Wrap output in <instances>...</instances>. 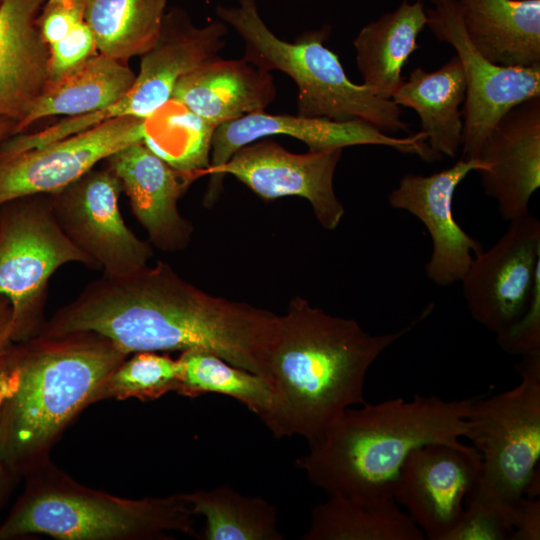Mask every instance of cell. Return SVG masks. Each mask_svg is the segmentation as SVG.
<instances>
[{
	"label": "cell",
	"mask_w": 540,
	"mask_h": 540,
	"mask_svg": "<svg viewBox=\"0 0 540 540\" xmlns=\"http://www.w3.org/2000/svg\"><path fill=\"white\" fill-rule=\"evenodd\" d=\"M280 315L210 295L158 261L89 283L39 334L97 333L126 354L202 349L269 381Z\"/></svg>",
	"instance_id": "obj_1"
},
{
	"label": "cell",
	"mask_w": 540,
	"mask_h": 540,
	"mask_svg": "<svg viewBox=\"0 0 540 540\" xmlns=\"http://www.w3.org/2000/svg\"><path fill=\"white\" fill-rule=\"evenodd\" d=\"M432 308L398 331L370 334L354 319L328 314L299 296L291 299L269 354L273 407L265 425L276 438L300 435L309 445L320 440L346 409L365 402L372 364Z\"/></svg>",
	"instance_id": "obj_2"
},
{
	"label": "cell",
	"mask_w": 540,
	"mask_h": 540,
	"mask_svg": "<svg viewBox=\"0 0 540 540\" xmlns=\"http://www.w3.org/2000/svg\"><path fill=\"white\" fill-rule=\"evenodd\" d=\"M472 402L418 394L408 401H365L359 409H346L296 466L328 495L394 499L411 451L431 443L463 444Z\"/></svg>",
	"instance_id": "obj_3"
},
{
	"label": "cell",
	"mask_w": 540,
	"mask_h": 540,
	"mask_svg": "<svg viewBox=\"0 0 540 540\" xmlns=\"http://www.w3.org/2000/svg\"><path fill=\"white\" fill-rule=\"evenodd\" d=\"M18 385L0 420V462L17 475L44 460L68 423L95 402L102 383L129 356L90 331L38 334L13 344Z\"/></svg>",
	"instance_id": "obj_4"
},
{
	"label": "cell",
	"mask_w": 540,
	"mask_h": 540,
	"mask_svg": "<svg viewBox=\"0 0 540 540\" xmlns=\"http://www.w3.org/2000/svg\"><path fill=\"white\" fill-rule=\"evenodd\" d=\"M39 463L21 497L0 524V540L47 535L60 540L167 539L176 531L198 536L183 493L126 499L82 486Z\"/></svg>",
	"instance_id": "obj_5"
},
{
	"label": "cell",
	"mask_w": 540,
	"mask_h": 540,
	"mask_svg": "<svg viewBox=\"0 0 540 540\" xmlns=\"http://www.w3.org/2000/svg\"><path fill=\"white\" fill-rule=\"evenodd\" d=\"M215 13L244 43L243 58L266 71L288 75L298 87L297 115L335 121L364 120L393 135L408 131L403 111L392 99L346 75L338 55L324 45L330 26L305 31L294 42L276 36L262 19L257 0L218 5Z\"/></svg>",
	"instance_id": "obj_6"
},
{
	"label": "cell",
	"mask_w": 540,
	"mask_h": 540,
	"mask_svg": "<svg viewBox=\"0 0 540 540\" xmlns=\"http://www.w3.org/2000/svg\"><path fill=\"white\" fill-rule=\"evenodd\" d=\"M518 373L512 389L474 397L467 416L480 468L465 503L510 514L540 491V354L522 356Z\"/></svg>",
	"instance_id": "obj_7"
},
{
	"label": "cell",
	"mask_w": 540,
	"mask_h": 540,
	"mask_svg": "<svg viewBox=\"0 0 540 540\" xmlns=\"http://www.w3.org/2000/svg\"><path fill=\"white\" fill-rule=\"evenodd\" d=\"M68 263L98 269L59 225L50 194L26 195L0 205V296L12 306L14 343L40 333L48 282Z\"/></svg>",
	"instance_id": "obj_8"
},
{
	"label": "cell",
	"mask_w": 540,
	"mask_h": 540,
	"mask_svg": "<svg viewBox=\"0 0 540 540\" xmlns=\"http://www.w3.org/2000/svg\"><path fill=\"white\" fill-rule=\"evenodd\" d=\"M227 33L228 26L220 19L198 27L186 10L171 8L164 16L158 39L141 56L140 71L129 92L106 109L66 119L65 130L77 134L116 117L152 116L171 100L180 78L218 57Z\"/></svg>",
	"instance_id": "obj_9"
},
{
	"label": "cell",
	"mask_w": 540,
	"mask_h": 540,
	"mask_svg": "<svg viewBox=\"0 0 540 540\" xmlns=\"http://www.w3.org/2000/svg\"><path fill=\"white\" fill-rule=\"evenodd\" d=\"M427 26L437 40L451 45L466 84L462 107L461 159H477L480 147L499 119L514 106L540 96V66H499L469 40L456 0H431Z\"/></svg>",
	"instance_id": "obj_10"
},
{
	"label": "cell",
	"mask_w": 540,
	"mask_h": 540,
	"mask_svg": "<svg viewBox=\"0 0 540 540\" xmlns=\"http://www.w3.org/2000/svg\"><path fill=\"white\" fill-rule=\"evenodd\" d=\"M122 186L104 167L91 169L62 190L50 194L54 215L71 241L110 277L124 276L148 265L154 256L149 242L126 225L119 209Z\"/></svg>",
	"instance_id": "obj_11"
},
{
	"label": "cell",
	"mask_w": 540,
	"mask_h": 540,
	"mask_svg": "<svg viewBox=\"0 0 540 540\" xmlns=\"http://www.w3.org/2000/svg\"><path fill=\"white\" fill-rule=\"evenodd\" d=\"M539 274L540 221L527 213L473 257L460 281L470 315L497 336L505 333L526 312Z\"/></svg>",
	"instance_id": "obj_12"
},
{
	"label": "cell",
	"mask_w": 540,
	"mask_h": 540,
	"mask_svg": "<svg viewBox=\"0 0 540 540\" xmlns=\"http://www.w3.org/2000/svg\"><path fill=\"white\" fill-rule=\"evenodd\" d=\"M272 135H287L300 140L307 145L310 152L356 145H380L401 153L418 155L424 160L436 158L421 131L406 137H396L360 119L335 121L328 118L254 112L215 128L210 166L207 170L210 180L204 196L206 207L212 206L220 197L223 185L219 181V172L233 154L249 143Z\"/></svg>",
	"instance_id": "obj_13"
},
{
	"label": "cell",
	"mask_w": 540,
	"mask_h": 540,
	"mask_svg": "<svg viewBox=\"0 0 540 540\" xmlns=\"http://www.w3.org/2000/svg\"><path fill=\"white\" fill-rule=\"evenodd\" d=\"M145 119L121 116L25 151L0 152V205L34 194H53L115 152L140 142Z\"/></svg>",
	"instance_id": "obj_14"
},
{
	"label": "cell",
	"mask_w": 540,
	"mask_h": 540,
	"mask_svg": "<svg viewBox=\"0 0 540 540\" xmlns=\"http://www.w3.org/2000/svg\"><path fill=\"white\" fill-rule=\"evenodd\" d=\"M260 140L233 154L220 169V183L223 185L225 176L232 175L265 200L304 198L319 224L335 230L345 214L333 185L343 149L297 154L270 139Z\"/></svg>",
	"instance_id": "obj_15"
},
{
	"label": "cell",
	"mask_w": 540,
	"mask_h": 540,
	"mask_svg": "<svg viewBox=\"0 0 540 540\" xmlns=\"http://www.w3.org/2000/svg\"><path fill=\"white\" fill-rule=\"evenodd\" d=\"M479 468L480 455L473 446L423 445L411 451L403 463L394 499L425 538L446 540L464 514Z\"/></svg>",
	"instance_id": "obj_16"
},
{
	"label": "cell",
	"mask_w": 540,
	"mask_h": 540,
	"mask_svg": "<svg viewBox=\"0 0 540 540\" xmlns=\"http://www.w3.org/2000/svg\"><path fill=\"white\" fill-rule=\"evenodd\" d=\"M487 168L478 158H460L451 167L430 175L405 174L388 196L392 208L409 212L426 227L432 251L425 271L438 286L460 282L473 257L483 251L482 244L455 220L452 200L457 186L470 172Z\"/></svg>",
	"instance_id": "obj_17"
},
{
	"label": "cell",
	"mask_w": 540,
	"mask_h": 540,
	"mask_svg": "<svg viewBox=\"0 0 540 540\" xmlns=\"http://www.w3.org/2000/svg\"><path fill=\"white\" fill-rule=\"evenodd\" d=\"M477 158L484 193L496 200L501 217L526 215L540 186V96L506 112L485 137Z\"/></svg>",
	"instance_id": "obj_18"
},
{
	"label": "cell",
	"mask_w": 540,
	"mask_h": 540,
	"mask_svg": "<svg viewBox=\"0 0 540 540\" xmlns=\"http://www.w3.org/2000/svg\"><path fill=\"white\" fill-rule=\"evenodd\" d=\"M105 162L120 180L149 243L166 252L188 247L193 226L181 215L178 201L195 179L175 170L142 141L115 152Z\"/></svg>",
	"instance_id": "obj_19"
},
{
	"label": "cell",
	"mask_w": 540,
	"mask_h": 540,
	"mask_svg": "<svg viewBox=\"0 0 540 540\" xmlns=\"http://www.w3.org/2000/svg\"><path fill=\"white\" fill-rule=\"evenodd\" d=\"M271 72L241 59L213 58L176 83L171 100L212 124L265 111L276 99Z\"/></svg>",
	"instance_id": "obj_20"
},
{
	"label": "cell",
	"mask_w": 540,
	"mask_h": 540,
	"mask_svg": "<svg viewBox=\"0 0 540 540\" xmlns=\"http://www.w3.org/2000/svg\"><path fill=\"white\" fill-rule=\"evenodd\" d=\"M44 2L4 0L0 7V116L18 124L47 85L49 46L36 24Z\"/></svg>",
	"instance_id": "obj_21"
},
{
	"label": "cell",
	"mask_w": 540,
	"mask_h": 540,
	"mask_svg": "<svg viewBox=\"0 0 540 540\" xmlns=\"http://www.w3.org/2000/svg\"><path fill=\"white\" fill-rule=\"evenodd\" d=\"M467 36L490 62L540 66V0H456Z\"/></svg>",
	"instance_id": "obj_22"
},
{
	"label": "cell",
	"mask_w": 540,
	"mask_h": 540,
	"mask_svg": "<svg viewBox=\"0 0 540 540\" xmlns=\"http://www.w3.org/2000/svg\"><path fill=\"white\" fill-rule=\"evenodd\" d=\"M465 96L464 73L455 55L432 72L415 68L391 99L419 115L421 132L436 157L455 158L462 145Z\"/></svg>",
	"instance_id": "obj_23"
},
{
	"label": "cell",
	"mask_w": 540,
	"mask_h": 540,
	"mask_svg": "<svg viewBox=\"0 0 540 540\" xmlns=\"http://www.w3.org/2000/svg\"><path fill=\"white\" fill-rule=\"evenodd\" d=\"M427 26L421 0H403L393 11L365 25L353 41L363 83L391 99L404 82L402 70L418 49L417 38Z\"/></svg>",
	"instance_id": "obj_24"
},
{
	"label": "cell",
	"mask_w": 540,
	"mask_h": 540,
	"mask_svg": "<svg viewBox=\"0 0 540 540\" xmlns=\"http://www.w3.org/2000/svg\"><path fill=\"white\" fill-rule=\"evenodd\" d=\"M125 63L99 52L91 56L77 70L45 88L17 125L16 134L42 118L86 115L112 106L129 92L136 79Z\"/></svg>",
	"instance_id": "obj_25"
},
{
	"label": "cell",
	"mask_w": 540,
	"mask_h": 540,
	"mask_svg": "<svg viewBox=\"0 0 540 540\" xmlns=\"http://www.w3.org/2000/svg\"><path fill=\"white\" fill-rule=\"evenodd\" d=\"M303 540H424L422 530L393 498L328 495L311 513Z\"/></svg>",
	"instance_id": "obj_26"
},
{
	"label": "cell",
	"mask_w": 540,
	"mask_h": 540,
	"mask_svg": "<svg viewBox=\"0 0 540 540\" xmlns=\"http://www.w3.org/2000/svg\"><path fill=\"white\" fill-rule=\"evenodd\" d=\"M168 0H85V22L99 53L127 62L156 42Z\"/></svg>",
	"instance_id": "obj_27"
},
{
	"label": "cell",
	"mask_w": 540,
	"mask_h": 540,
	"mask_svg": "<svg viewBox=\"0 0 540 540\" xmlns=\"http://www.w3.org/2000/svg\"><path fill=\"white\" fill-rule=\"evenodd\" d=\"M194 515L204 517L202 540H282L277 509L261 497L245 496L230 486L183 493Z\"/></svg>",
	"instance_id": "obj_28"
},
{
	"label": "cell",
	"mask_w": 540,
	"mask_h": 540,
	"mask_svg": "<svg viewBox=\"0 0 540 540\" xmlns=\"http://www.w3.org/2000/svg\"><path fill=\"white\" fill-rule=\"evenodd\" d=\"M177 360L180 381L177 393L189 397L208 393L231 397L266 424L273 407V390L266 378L202 349L183 351Z\"/></svg>",
	"instance_id": "obj_29"
},
{
	"label": "cell",
	"mask_w": 540,
	"mask_h": 540,
	"mask_svg": "<svg viewBox=\"0 0 540 540\" xmlns=\"http://www.w3.org/2000/svg\"><path fill=\"white\" fill-rule=\"evenodd\" d=\"M214 131L212 124L180 105L165 126L145 119L142 142L175 170L196 180L207 175Z\"/></svg>",
	"instance_id": "obj_30"
},
{
	"label": "cell",
	"mask_w": 540,
	"mask_h": 540,
	"mask_svg": "<svg viewBox=\"0 0 540 540\" xmlns=\"http://www.w3.org/2000/svg\"><path fill=\"white\" fill-rule=\"evenodd\" d=\"M179 363L168 354L137 352L128 357L100 386L95 401L114 398L154 400L179 390Z\"/></svg>",
	"instance_id": "obj_31"
},
{
	"label": "cell",
	"mask_w": 540,
	"mask_h": 540,
	"mask_svg": "<svg viewBox=\"0 0 540 540\" xmlns=\"http://www.w3.org/2000/svg\"><path fill=\"white\" fill-rule=\"evenodd\" d=\"M516 514L465 503L459 524L446 540H513Z\"/></svg>",
	"instance_id": "obj_32"
},
{
	"label": "cell",
	"mask_w": 540,
	"mask_h": 540,
	"mask_svg": "<svg viewBox=\"0 0 540 540\" xmlns=\"http://www.w3.org/2000/svg\"><path fill=\"white\" fill-rule=\"evenodd\" d=\"M98 53L95 37L84 21L66 37L49 45L47 86L60 81Z\"/></svg>",
	"instance_id": "obj_33"
},
{
	"label": "cell",
	"mask_w": 540,
	"mask_h": 540,
	"mask_svg": "<svg viewBox=\"0 0 540 540\" xmlns=\"http://www.w3.org/2000/svg\"><path fill=\"white\" fill-rule=\"evenodd\" d=\"M497 342L510 354H540V274L536 278L526 312L505 333L497 336Z\"/></svg>",
	"instance_id": "obj_34"
},
{
	"label": "cell",
	"mask_w": 540,
	"mask_h": 540,
	"mask_svg": "<svg viewBox=\"0 0 540 540\" xmlns=\"http://www.w3.org/2000/svg\"><path fill=\"white\" fill-rule=\"evenodd\" d=\"M85 21V0H45L36 24L49 46L66 37Z\"/></svg>",
	"instance_id": "obj_35"
},
{
	"label": "cell",
	"mask_w": 540,
	"mask_h": 540,
	"mask_svg": "<svg viewBox=\"0 0 540 540\" xmlns=\"http://www.w3.org/2000/svg\"><path fill=\"white\" fill-rule=\"evenodd\" d=\"M540 539V500L525 498L517 507L513 540Z\"/></svg>",
	"instance_id": "obj_36"
},
{
	"label": "cell",
	"mask_w": 540,
	"mask_h": 540,
	"mask_svg": "<svg viewBox=\"0 0 540 540\" xmlns=\"http://www.w3.org/2000/svg\"><path fill=\"white\" fill-rule=\"evenodd\" d=\"M13 344L0 358V420L3 406L16 390L19 380V369L13 352Z\"/></svg>",
	"instance_id": "obj_37"
},
{
	"label": "cell",
	"mask_w": 540,
	"mask_h": 540,
	"mask_svg": "<svg viewBox=\"0 0 540 540\" xmlns=\"http://www.w3.org/2000/svg\"><path fill=\"white\" fill-rule=\"evenodd\" d=\"M13 341V310L10 301L0 296V358L12 346Z\"/></svg>",
	"instance_id": "obj_38"
},
{
	"label": "cell",
	"mask_w": 540,
	"mask_h": 540,
	"mask_svg": "<svg viewBox=\"0 0 540 540\" xmlns=\"http://www.w3.org/2000/svg\"><path fill=\"white\" fill-rule=\"evenodd\" d=\"M15 476L16 473L0 462V505Z\"/></svg>",
	"instance_id": "obj_39"
},
{
	"label": "cell",
	"mask_w": 540,
	"mask_h": 540,
	"mask_svg": "<svg viewBox=\"0 0 540 540\" xmlns=\"http://www.w3.org/2000/svg\"><path fill=\"white\" fill-rule=\"evenodd\" d=\"M18 122L10 117L0 116V145L13 135H16Z\"/></svg>",
	"instance_id": "obj_40"
},
{
	"label": "cell",
	"mask_w": 540,
	"mask_h": 540,
	"mask_svg": "<svg viewBox=\"0 0 540 540\" xmlns=\"http://www.w3.org/2000/svg\"><path fill=\"white\" fill-rule=\"evenodd\" d=\"M3 1H4V0H0V7H1V5H2Z\"/></svg>",
	"instance_id": "obj_41"
}]
</instances>
